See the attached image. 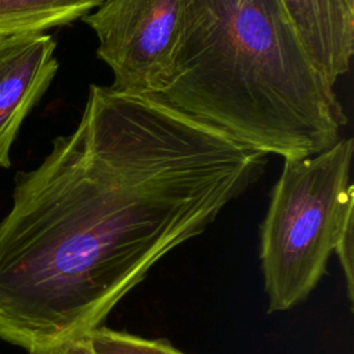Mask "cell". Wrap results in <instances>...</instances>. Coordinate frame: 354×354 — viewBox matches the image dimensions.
I'll list each match as a JSON object with an SVG mask.
<instances>
[{"label":"cell","instance_id":"obj_1","mask_svg":"<svg viewBox=\"0 0 354 354\" xmlns=\"http://www.w3.org/2000/svg\"><path fill=\"white\" fill-rule=\"evenodd\" d=\"M266 156L153 100L91 84L73 131L15 177L0 221V339L33 353L101 326L259 178Z\"/></svg>","mask_w":354,"mask_h":354},{"label":"cell","instance_id":"obj_2","mask_svg":"<svg viewBox=\"0 0 354 354\" xmlns=\"http://www.w3.org/2000/svg\"><path fill=\"white\" fill-rule=\"evenodd\" d=\"M149 100L283 159L328 149L347 123L281 0H181L171 72Z\"/></svg>","mask_w":354,"mask_h":354},{"label":"cell","instance_id":"obj_3","mask_svg":"<svg viewBox=\"0 0 354 354\" xmlns=\"http://www.w3.org/2000/svg\"><path fill=\"white\" fill-rule=\"evenodd\" d=\"M353 151V138H339L315 155L283 159L260 227L268 313L290 310L308 297L354 225Z\"/></svg>","mask_w":354,"mask_h":354},{"label":"cell","instance_id":"obj_4","mask_svg":"<svg viewBox=\"0 0 354 354\" xmlns=\"http://www.w3.org/2000/svg\"><path fill=\"white\" fill-rule=\"evenodd\" d=\"M181 0H102L82 19L98 39V57L111 68V88L141 97L166 84L178 40Z\"/></svg>","mask_w":354,"mask_h":354},{"label":"cell","instance_id":"obj_5","mask_svg":"<svg viewBox=\"0 0 354 354\" xmlns=\"http://www.w3.org/2000/svg\"><path fill=\"white\" fill-rule=\"evenodd\" d=\"M57 71L55 41L50 35L0 36V167H10V149L19 127Z\"/></svg>","mask_w":354,"mask_h":354},{"label":"cell","instance_id":"obj_6","mask_svg":"<svg viewBox=\"0 0 354 354\" xmlns=\"http://www.w3.org/2000/svg\"><path fill=\"white\" fill-rule=\"evenodd\" d=\"M301 44L324 79L335 87L354 53V8L346 0H281Z\"/></svg>","mask_w":354,"mask_h":354},{"label":"cell","instance_id":"obj_7","mask_svg":"<svg viewBox=\"0 0 354 354\" xmlns=\"http://www.w3.org/2000/svg\"><path fill=\"white\" fill-rule=\"evenodd\" d=\"M102 0H0V36L43 33L82 19Z\"/></svg>","mask_w":354,"mask_h":354},{"label":"cell","instance_id":"obj_8","mask_svg":"<svg viewBox=\"0 0 354 354\" xmlns=\"http://www.w3.org/2000/svg\"><path fill=\"white\" fill-rule=\"evenodd\" d=\"M87 337L95 354H189L167 339H147L102 325L87 333Z\"/></svg>","mask_w":354,"mask_h":354},{"label":"cell","instance_id":"obj_9","mask_svg":"<svg viewBox=\"0 0 354 354\" xmlns=\"http://www.w3.org/2000/svg\"><path fill=\"white\" fill-rule=\"evenodd\" d=\"M335 253L339 259V263L343 270L344 281H346V292L350 306L353 308L354 301V274H353V264H354V225L347 228L343 234L342 239L339 241Z\"/></svg>","mask_w":354,"mask_h":354},{"label":"cell","instance_id":"obj_10","mask_svg":"<svg viewBox=\"0 0 354 354\" xmlns=\"http://www.w3.org/2000/svg\"><path fill=\"white\" fill-rule=\"evenodd\" d=\"M30 354H95L87 335L73 336L46 347L37 348Z\"/></svg>","mask_w":354,"mask_h":354},{"label":"cell","instance_id":"obj_11","mask_svg":"<svg viewBox=\"0 0 354 354\" xmlns=\"http://www.w3.org/2000/svg\"><path fill=\"white\" fill-rule=\"evenodd\" d=\"M346 1H347V4H348L350 7L354 8V0H346Z\"/></svg>","mask_w":354,"mask_h":354}]
</instances>
